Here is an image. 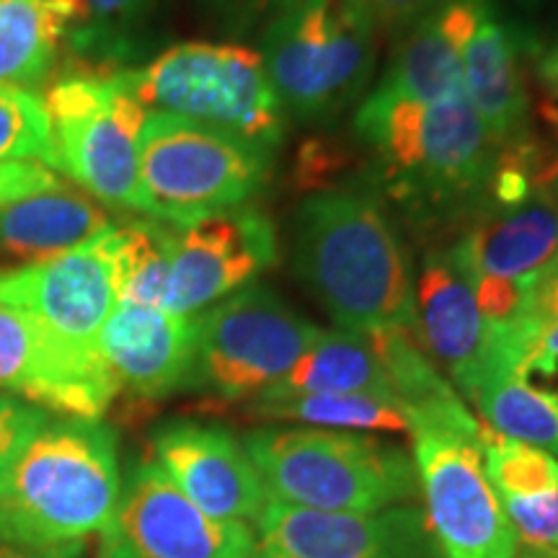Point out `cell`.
Instances as JSON below:
<instances>
[{
  "mask_svg": "<svg viewBox=\"0 0 558 558\" xmlns=\"http://www.w3.org/2000/svg\"><path fill=\"white\" fill-rule=\"evenodd\" d=\"M292 264L339 331H414L416 277L407 243L369 190L331 186L300 202Z\"/></svg>",
  "mask_w": 558,
  "mask_h": 558,
  "instance_id": "obj_1",
  "label": "cell"
},
{
  "mask_svg": "<svg viewBox=\"0 0 558 558\" xmlns=\"http://www.w3.org/2000/svg\"><path fill=\"white\" fill-rule=\"evenodd\" d=\"M354 135L373 153L375 184L416 218H473L486 207L501 145L465 94L437 104L369 94Z\"/></svg>",
  "mask_w": 558,
  "mask_h": 558,
  "instance_id": "obj_2",
  "label": "cell"
},
{
  "mask_svg": "<svg viewBox=\"0 0 558 558\" xmlns=\"http://www.w3.org/2000/svg\"><path fill=\"white\" fill-rule=\"evenodd\" d=\"M120 497L114 432L99 418H50L0 481V543L75 550L109 525Z\"/></svg>",
  "mask_w": 558,
  "mask_h": 558,
  "instance_id": "obj_3",
  "label": "cell"
},
{
  "mask_svg": "<svg viewBox=\"0 0 558 558\" xmlns=\"http://www.w3.org/2000/svg\"><path fill=\"white\" fill-rule=\"evenodd\" d=\"M267 486L284 505L324 512H380L418 494L414 460L378 437L344 429L264 427L241 439Z\"/></svg>",
  "mask_w": 558,
  "mask_h": 558,
  "instance_id": "obj_4",
  "label": "cell"
},
{
  "mask_svg": "<svg viewBox=\"0 0 558 558\" xmlns=\"http://www.w3.org/2000/svg\"><path fill=\"white\" fill-rule=\"evenodd\" d=\"M58 171L104 207L148 215L140 184V132L148 109L124 83L122 70L88 68L75 62L47 83Z\"/></svg>",
  "mask_w": 558,
  "mask_h": 558,
  "instance_id": "obj_5",
  "label": "cell"
},
{
  "mask_svg": "<svg viewBox=\"0 0 558 558\" xmlns=\"http://www.w3.org/2000/svg\"><path fill=\"white\" fill-rule=\"evenodd\" d=\"M271 153L233 132L148 111L140 132V184L148 218L190 228L243 207L267 184Z\"/></svg>",
  "mask_w": 558,
  "mask_h": 558,
  "instance_id": "obj_6",
  "label": "cell"
},
{
  "mask_svg": "<svg viewBox=\"0 0 558 558\" xmlns=\"http://www.w3.org/2000/svg\"><path fill=\"white\" fill-rule=\"evenodd\" d=\"M148 111L241 135L275 150L284 111L262 54L233 41H181L140 70H122Z\"/></svg>",
  "mask_w": 558,
  "mask_h": 558,
  "instance_id": "obj_7",
  "label": "cell"
},
{
  "mask_svg": "<svg viewBox=\"0 0 558 558\" xmlns=\"http://www.w3.org/2000/svg\"><path fill=\"white\" fill-rule=\"evenodd\" d=\"M259 54L284 117L331 122L373 78L378 32L333 0H311L267 21Z\"/></svg>",
  "mask_w": 558,
  "mask_h": 558,
  "instance_id": "obj_8",
  "label": "cell"
},
{
  "mask_svg": "<svg viewBox=\"0 0 558 558\" xmlns=\"http://www.w3.org/2000/svg\"><path fill=\"white\" fill-rule=\"evenodd\" d=\"M320 337L277 292L246 284L197 313L192 386L215 399L254 401L295 367Z\"/></svg>",
  "mask_w": 558,
  "mask_h": 558,
  "instance_id": "obj_9",
  "label": "cell"
},
{
  "mask_svg": "<svg viewBox=\"0 0 558 558\" xmlns=\"http://www.w3.org/2000/svg\"><path fill=\"white\" fill-rule=\"evenodd\" d=\"M424 514L442 558H514L520 543L484 471V435L414 432Z\"/></svg>",
  "mask_w": 558,
  "mask_h": 558,
  "instance_id": "obj_10",
  "label": "cell"
},
{
  "mask_svg": "<svg viewBox=\"0 0 558 558\" xmlns=\"http://www.w3.org/2000/svg\"><path fill=\"white\" fill-rule=\"evenodd\" d=\"M96 558H259V548L246 522L209 518L150 460L122 486Z\"/></svg>",
  "mask_w": 558,
  "mask_h": 558,
  "instance_id": "obj_11",
  "label": "cell"
},
{
  "mask_svg": "<svg viewBox=\"0 0 558 558\" xmlns=\"http://www.w3.org/2000/svg\"><path fill=\"white\" fill-rule=\"evenodd\" d=\"M259 558H442L414 505L380 512H324L269 499L256 518Z\"/></svg>",
  "mask_w": 558,
  "mask_h": 558,
  "instance_id": "obj_12",
  "label": "cell"
},
{
  "mask_svg": "<svg viewBox=\"0 0 558 558\" xmlns=\"http://www.w3.org/2000/svg\"><path fill=\"white\" fill-rule=\"evenodd\" d=\"M277 262L275 226L262 209L235 207L177 230L160 308L197 316L254 282Z\"/></svg>",
  "mask_w": 558,
  "mask_h": 558,
  "instance_id": "obj_13",
  "label": "cell"
},
{
  "mask_svg": "<svg viewBox=\"0 0 558 558\" xmlns=\"http://www.w3.org/2000/svg\"><path fill=\"white\" fill-rule=\"evenodd\" d=\"M109 230L52 262L0 267V305L39 320L78 352L99 354L101 326L117 305Z\"/></svg>",
  "mask_w": 558,
  "mask_h": 558,
  "instance_id": "obj_14",
  "label": "cell"
},
{
  "mask_svg": "<svg viewBox=\"0 0 558 558\" xmlns=\"http://www.w3.org/2000/svg\"><path fill=\"white\" fill-rule=\"evenodd\" d=\"M0 390L47 414L99 418L117 399L101 354L68 347L26 313L0 305Z\"/></svg>",
  "mask_w": 558,
  "mask_h": 558,
  "instance_id": "obj_15",
  "label": "cell"
},
{
  "mask_svg": "<svg viewBox=\"0 0 558 558\" xmlns=\"http://www.w3.org/2000/svg\"><path fill=\"white\" fill-rule=\"evenodd\" d=\"M150 448L171 484L215 520L246 522L269 505V492L254 460L233 432L218 424L166 422L153 432Z\"/></svg>",
  "mask_w": 558,
  "mask_h": 558,
  "instance_id": "obj_16",
  "label": "cell"
},
{
  "mask_svg": "<svg viewBox=\"0 0 558 558\" xmlns=\"http://www.w3.org/2000/svg\"><path fill=\"white\" fill-rule=\"evenodd\" d=\"M99 354L117 393L158 401L192 386L197 316L117 303L99 333Z\"/></svg>",
  "mask_w": 558,
  "mask_h": 558,
  "instance_id": "obj_17",
  "label": "cell"
},
{
  "mask_svg": "<svg viewBox=\"0 0 558 558\" xmlns=\"http://www.w3.org/2000/svg\"><path fill=\"white\" fill-rule=\"evenodd\" d=\"M445 251L469 284L501 282L527 292L558 259V202L550 190H538L514 205H488Z\"/></svg>",
  "mask_w": 558,
  "mask_h": 558,
  "instance_id": "obj_18",
  "label": "cell"
},
{
  "mask_svg": "<svg viewBox=\"0 0 558 558\" xmlns=\"http://www.w3.org/2000/svg\"><path fill=\"white\" fill-rule=\"evenodd\" d=\"M414 337L427 357L448 369L465 399L486 380L488 329L469 279L445 248L429 251L416 279Z\"/></svg>",
  "mask_w": 558,
  "mask_h": 558,
  "instance_id": "obj_19",
  "label": "cell"
},
{
  "mask_svg": "<svg viewBox=\"0 0 558 558\" xmlns=\"http://www.w3.org/2000/svg\"><path fill=\"white\" fill-rule=\"evenodd\" d=\"M494 0H439L399 37L373 94L396 101L437 104L465 94L463 52Z\"/></svg>",
  "mask_w": 558,
  "mask_h": 558,
  "instance_id": "obj_20",
  "label": "cell"
},
{
  "mask_svg": "<svg viewBox=\"0 0 558 558\" xmlns=\"http://www.w3.org/2000/svg\"><path fill=\"white\" fill-rule=\"evenodd\" d=\"M535 52L522 26L488 11L463 52V86L471 107L499 145L530 132L525 58Z\"/></svg>",
  "mask_w": 558,
  "mask_h": 558,
  "instance_id": "obj_21",
  "label": "cell"
},
{
  "mask_svg": "<svg viewBox=\"0 0 558 558\" xmlns=\"http://www.w3.org/2000/svg\"><path fill=\"white\" fill-rule=\"evenodd\" d=\"M114 228L107 207L62 181L0 209V259L13 267L52 262Z\"/></svg>",
  "mask_w": 558,
  "mask_h": 558,
  "instance_id": "obj_22",
  "label": "cell"
},
{
  "mask_svg": "<svg viewBox=\"0 0 558 558\" xmlns=\"http://www.w3.org/2000/svg\"><path fill=\"white\" fill-rule=\"evenodd\" d=\"M305 393H362L396 401L386 367L367 337L349 331H320L295 367L256 399H284Z\"/></svg>",
  "mask_w": 558,
  "mask_h": 558,
  "instance_id": "obj_23",
  "label": "cell"
},
{
  "mask_svg": "<svg viewBox=\"0 0 558 558\" xmlns=\"http://www.w3.org/2000/svg\"><path fill=\"white\" fill-rule=\"evenodd\" d=\"M65 32V21L50 0H0V86H47L60 62Z\"/></svg>",
  "mask_w": 558,
  "mask_h": 558,
  "instance_id": "obj_24",
  "label": "cell"
},
{
  "mask_svg": "<svg viewBox=\"0 0 558 558\" xmlns=\"http://www.w3.org/2000/svg\"><path fill=\"white\" fill-rule=\"evenodd\" d=\"M177 230L156 218H137L122 226L114 222L107 239L117 303L163 305Z\"/></svg>",
  "mask_w": 558,
  "mask_h": 558,
  "instance_id": "obj_25",
  "label": "cell"
},
{
  "mask_svg": "<svg viewBox=\"0 0 558 558\" xmlns=\"http://www.w3.org/2000/svg\"><path fill=\"white\" fill-rule=\"evenodd\" d=\"M248 414L318 429L409 432V422L399 403L362 393H305L284 396V399H254Z\"/></svg>",
  "mask_w": 558,
  "mask_h": 558,
  "instance_id": "obj_26",
  "label": "cell"
},
{
  "mask_svg": "<svg viewBox=\"0 0 558 558\" xmlns=\"http://www.w3.org/2000/svg\"><path fill=\"white\" fill-rule=\"evenodd\" d=\"M473 403L488 429L558 458V388L518 378L494 380L478 390Z\"/></svg>",
  "mask_w": 558,
  "mask_h": 558,
  "instance_id": "obj_27",
  "label": "cell"
},
{
  "mask_svg": "<svg viewBox=\"0 0 558 558\" xmlns=\"http://www.w3.org/2000/svg\"><path fill=\"white\" fill-rule=\"evenodd\" d=\"M153 0H78V19L65 32L78 65L122 70L132 26L150 11Z\"/></svg>",
  "mask_w": 558,
  "mask_h": 558,
  "instance_id": "obj_28",
  "label": "cell"
},
{
  "mask_svg": "<svg viewBox=\"0 0 558 558\" xmlns=\"http://www.w3.org/2000/svg\"><path fill=\"white\" fill-rule=\"evenodd\" d=\"M484 471L499 499H527L558 492L556 456L488 427L484 429Z\"/></svg>",
  "mask_w": 558,
  "mask_h": 558,
  "instance_id": "obj_29",
  "label": "cell"
},
{
  "mask_svg": "<svg viewBox=\"0 0 558 558\" xmlns=\"http://www.w3.org/2000/svg\"><path fill=\"white\" fill-rule=\"evenodd\" d=\"M11 160H37L58 169V150L37 90L0 86V163Z\"/></svg>",
  "mask_w": 558,
  "mask_h": 558,
  "instance_id": "obj_30",
  "label": "cell"
},
{
  "mask_svg": "<svg viewBox=\"0 0 558 558\" xmlns=\"http://www.w3.org/2000/svg\"><path fill=\"white\" fill-rule=\"evenodd\" d=\"M518 543L558 558V492L527 499H501Z\"/></svg>",
  "mask_w": 558,
  "mask_h": 558,
  "instance_id": "obj_31",
  "label": "cell"
},
{
  "mask_svg": "<svg viewBox=\"0 0 558 558\" xmlns=\"http://www.w3.org/2000/svg\"><path fill=\"white\" fill-rule=\"evenodd\" d=\"M47 422H50V414L45 409L34 407L29 401H21L16 396L0 393V481L16 463L26 442Z\"/></svg>",
  "mask_w": 558,
  "mask_h": 558,
  "instance_id": "obj_32",
  "label": "cell"
},
{
  "mask_svg": "<svg viewBox=\"0 0 558 558\" xmlns=\"http://www.w3.org/2000/svg\"><path fill=\"white\" fill-rule=\"evenodd\" d=\"M333 3L357 13L362 21H367L378 32V37L380 34L401 37L409 26L427 16L439 0H333Z\"/></svg>",
  "mask_w": 558,
  "mask_h": 558,
  "instance_id": "obj_33",
  "label": "cell"
},
{
  "mask_svg": "<svg viewBox=\"0 0 558 558\" xmlns=\"http://www.w3.org/2000/svg\"><path fill=\"white\" fill-rule=\"evenodd\" d=\"M305 3H311V0H199L202 11L209 19L235 34L254 29L259 21H271L279 13L300 9Z\"/></svg>",
  "mask_w": 558,
  "mask_h": 558,
  "instance_id": "obj_34",
  "label": "cell"
},
{
  "mask_svg": "<svg viewBox=\"0 0 558 558\" xmlns=\"http://www.w3.org/2000/svg\"><path fill=\"white\" fill-rule=\"evenodd\" d=\"M62 181L58 171L50 166L37 163V160H11V163H0V209L9 207L11 202L21 197H29L34 192L52 190L60 186Z\"/></svg>",
  "mask_w": 558,
  "mask_h": 558,
  "instance_id": "obj_35",
  "label": "cell"
},
{
  "mask_svg": "<svg viewBox=\"0 0 558 558\" xmlns=\"http://www.w3.org/2000/svg\"><path fill=\"white\" fill-rule=\"evenodd\" d=\"M527 313L546 324H558V259L550 262L530 284Z\"/></svg>",
  "mask_w": 558,
  "mask_h": 558,
  "instance_id": "obj_36",
  "label": "cell"
},
{
  "mask_svg": "<svg viewBox=\"0 0 558 558\" xmlns=\"http://www.w3.org/2000/svg\"><path fill=\"white\" fill-rule=\"evenodd\" d=\"M558 369V324H546L538 318L535 333V357L530 375H554Z\"/></svg>",
  "mask_w": 558,
  "mask_h": 558,
  "instance_id": "obj_37",
  "label": "cell"
},
{
  "mask_svg": "<svg viewBox=\"0 0 558 558\" xmlns=\"http://www.w3.org/2000/svg\"><path fill=\"white\" fill-rule=\"evenodd\" d=\"M73 550L68 548H54V550H37V548H21L9 546V543H0V558H73Z\"/></svg>",
  "mask_w": 558,
  "mask_h": 558,
  "instance_id": "obj_38",
  "label": "cell"
},
{
  "mask_svg": "<svg viewBox=\"0 0 558 558\" xmlns=\"http://www.w3.org/2000/svg\"><path fill=\"white\" fill-rule=\"evenodd\" d=\"M538 75L541 81L550 88V94L558 99V47L556 50L538 54Z\"/></svg>",
  "mask_w": 558,
  "mask_h": 558,
  "instance_id": "obj_39",
  "label": "cell"
},
{
  "mask_svg": "<svg viewBox=\"0 0 558 558\" xmlns=\"http://www.w3.org/2000/svg\"><path fill=\"white\" fill-rule=\"evenodd\" d=\"M50 5L58 11V16L65 21L68 29L75 24V19H78V0H50Z\"/></svg>",
  "mask_w": 558,
  "mask_h": 558,
  "instance_id": "obj_40",
  "label": "cell"
},
{
  "mask_svg": "<svg viewBox=\"0 0 558 558\" xmlns=\"http://www.w3.org/2000/svg\"><path fill=\"white\" fill-rule=\"evenodd\" d=\"M514 3H518L522 11H530V13H533V11L543 9V5H546V3H550V0H514Z\"/></svg>",
  "mask_w": 558,
  "mask_h": 558,
  "instance_id": "obj_41",
  "label": "cell"
},
{
  "mask_svg": "<svg viewBox=\"0 0 558 558\" xmlns=\"http://www.w3.org/2000/svg\"><path fill=\"white\" fill-rule=\"evenodd\" d=\"M514 558H554V556H546V554H541V550H533V548L520 546L518 554H514Z\"/></svg>",
  "mask_w": 558,
  "mask_h": 558,
  "instance_id": "obj_42",
  "label": "cell"
},
{
  "mask_svg": "<svg viewBox=\"0 0 558 558\" xmlns=\"http://www.w3.org/2000/svg\"><path fill=\"white\" fill-rule=\"evenodd\" d=\"M550 194H554V199L558 202V171H556V177H554V181H550Z\"/></svg>",
  "mask_w": 558,
  "mask_h": 558,
  "instance_id": "obj_43",
  "label": "cell"
}]
</instances>
